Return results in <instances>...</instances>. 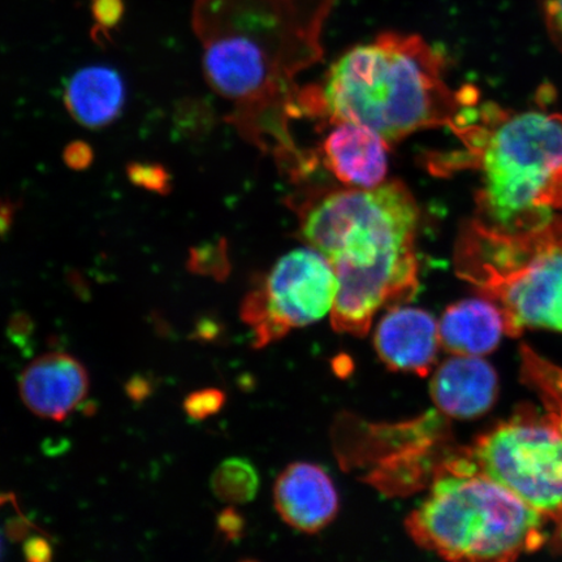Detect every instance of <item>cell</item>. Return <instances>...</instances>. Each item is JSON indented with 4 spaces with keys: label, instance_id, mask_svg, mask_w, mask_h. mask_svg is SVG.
<instances>
[{
    "label": "cell",
    "instance_id": "1",
    "mask_svg": "<svg viewBox=\"0 0 562 562\" xmlns=\"http://www.w3.org/2000/svg\"><path fill=\"white\" fill-rule=\"evenodd\" d=\"M336 2L194 0L203 75L232 103L227 123L293 178L311 170L314 159L291 132L301 116L297 79L323 58V31Z\"/></svg>",
    "mask_w": 562,
    "mask_h": 562
},
{
    "label": "cell",
    "instance_id": "2",
    "mask_svg": "<svg viewBox=\"0 0 562 562\" xmlns=\"http://www.w3.org/2000/svg\"><path fill=\"white\" fill-rule=\"evenodd\" d=\"M418 224L417 202L398 180L340 189L302 211V238L333 266L339 283L335 331L367 335L381 308L416 296Z\"/></svg>",
    "mask_w": 562,
    "mask_h": 562
},
{
    "label": "cell",
    "instance_id": "3",
    "mask_svg": "<svg viewBox=\"0 0 562 562\" xmlns=\"http://www.w3.org/2000/svg\"><path fill=\"white\" fill-rule=\"evenodd\" d=\"M445 72V56L420 35L384 32L340 56L321 86L302 89L301 115L362 125L389 144L451 130L477 95L470 87L449 88Z\"/></svg>",
    "mask_w": 562,
    "mask_h": 562
},
{
    "label": "cell",
    "instance_id": "4",
    "mask_svg": "<svg viewBox=\"0 0 562 562\" xmlns=\"http://www.w3.org/2000/svg\"><path fill=\"white\" fill-rule=\"evenodd\" d=\"M476 102L451 128L462 150L435 166L480 172L476 202L488 226L507 232L544 226L552 211L562 209V116L491 103L476 108Z\"/></svg>",
    "mask_w": 562,
    "mask_h": 562
},
{
    "label": "cell",
    "instance_id": "5",
    "mask_svg": "<svg viewBox=\"0 0 562 562\" xmlns=\"http://www.w3.org/2000/svg\"><path fill=\"white\" fill-rule=\"evenodd\" d=\"M548 519L476 468L467 452L441 462L430 495L406 519L419 547L451 561H513L547 542Z\"/></svg>",
    "mask_w": 562,
    "mask_h": 562
},
{
    "label": "cell",
    "instance_id": "6",
    "mask_svg": "<svg viewBox=\"0 0 562 562\" xmlns=\"http://www.w3.org/2000/svg\"><path fill=\"white\" fill-rule=\"evenodd\" d=\"M454 259L459 277L502 308L507 335L526 328L562 333V217L521 232L470 221Z\"/></svg>",
    "mask_w": 562,
    "mask_h": 562
},
{
    "label": "cell",
    "instance_id": "7",
    "mask_svg": "<svg viewBox=\"0 0 562 562\" xmlns=\"http://www.w3.org/2000/svg\"><path fill=\"white\" fill-rule=\"evenodd\" d=\"M527 375L543 391L547 411L522 407L467 451L482 473L503 484L557 526L562 548V402L550 369L527 353Z\"/></svg>",
    "mask_w": 562,
    "mask_h": 562
},
{
    "label": "cell",
    "instance_id": "8",
    "mask_svg": "<svg viewBox=\"0 0 562 562\" xmlns=\"http://www.w3.org/2000/svg\"><path fill=\"white\" fill-rule=\"evenodd\" d=\"M339 283L333 266L311 248L286 252L262 283L246 296L241 319L262 348L293 328L319 322L331 314Z\"/></svg>",
    "mask_w": 562,
    "mask_h": 562
},
{
    "label": "cell",
    "instance_id": "9",
    "mask_svg": "<svg viewBox=\"0 0 562 562\" xmlns=\"http://www.w3.org/2000/svg\"><path fill=\"white\" fill-rule=\"evenodd\" d=\"M88 370L74 356L47 353L35 358L20 376L21 400L35 416L65 420L88 396Z\"/></svg>",
    "mask_w": 562,
    "mask_h": 562
},
{
    "label": "cell",
    "instance_id": "10",
    "mask_svg": "<svg viewBox=\"0 0 562 562\" xmlns=\"http://www.w3.org/2000/svg\"><path fill=\"white\" fill-rule=\"evenodd\" d=\"M374 344L390 370L427 376L437 362L439 323L422 308L393 306L378 323Z\"/></svg>",
    "mask_w": 562,
    "mask_h": 562
},
{
    "label": "cell",
    "instance_id": "11",
    "mask_svg": "<svg viewBox=\"0 0 562 562\" xmlns=\"http://www.w3.org/2000/svg\"><path fill=\"white\" fill-rule=\"evenodd\" d=\"M273 501L280 517L301 532L325 529L339 512V495L331 477L308 462H294L279 475Z\"/></svg>",
    "mask_w": 562,
    "mask_h": 562
},
{
    "label": "cell",
    "instance_id": "12",
    "mask_svg": "<svg viewBox=\"0 0 562 562\" xmlns=\"http://www.w3.org/2000/svg\"><path fill=\"white\" fill-rule=\"evenodd\" d=\"M430 393L434 404L447 417L477 418L496 402L497 374L481 357L454 355L435 371Z\"/></svg>",
    "mask_w": 562,
    "mask_h": 562
},
{
    "label": "cell",
    "instance_id": "13",
    "mask_svg": "<svg viewBox=\"0 0 562 562\" xmlns=\"http://www.w3.org/2000/svg\"><path fill=\"white\" fill-rule=\"evenodd\" d=\"M323 143V160L347 188L382 186L389 172V143L362 125L334 124Z\"/></svg>",
    "mask_w": 562,
    "mask_h": 562
},
{
    "label": "cell",
    "instance_id": "14",
    "mask_svg": "<svg viewBox=\"0 0 562 562\" xmlns=\"http://www.w3.org/2000/svg\"><path fill=\"white\" fill-rule=\"evenodd\" d=\"M503 335H507L503 311L486 297L457 302L439 322L440 346L456 356L490 355Z\"/></svg>",
    "mask_w": 562,
    "mask_h": 562
},
{
    "label": "cell",
    "instance_id": "15",
    "mask_svg": "<svg viewBox=\"0 0 562 562\" xmlns=\"http://www.w3.org/2000/svg\"><path fill=\"white\" fill-rule=\"evenodd\" d=\"M63 101L76 123L89 130H102L123 114L125 82L111 67L81 68L67 82Z\"/></svg>",
    "mask_w": 562,
    "mask_h": 562
},
{
    "label": "cell",
    "instance_id": "16",
    "mask_svg": "<svg viewBox=\"0 0 562 562\" xmlns=\"http://www.w3.org/2000/svg\"><path fill=\"white\" fill-rule=\"evenodd\" d=\"M259 488V474L249 460L228 459L211 476V490L221 502L231 505L250 503Z\"/></svg>",
    "mask_w": 562,
    "mask_h": 562
},
{
    "label": "cell",
    "instance_id": "17",
    "mask_svg": "<svg viewBox=\"0 0 562 562\" xmlns=\"http://www.w3.org/2000/svg\"><path fill=\"white\" fill-rule=\"evenodd\" d=\"M213 114L209 105L195 98H182L175 103L172 110V126L176 136L186 139H196L205 135L211 125Z\"/></svg>",
    "mask_w": 562,
    "mask_h": 562
},
{
    "label": "cell",
    "instance_id": "18",
    "mask_svg": "<svg viewBox=\"0 0 562 562\" xmlns=\"http://www.w3.org/2000/svg\"><path fill=\"white\" fill-rule=\"evenodd\" d=\"M188 271L196 276L213 277L222 280L228 276L229 265L226 244H205L189 250Z\"/></svg>",
    "mask_w": 562,
    "mask_h": 562
},
{
    "label": "cell",
    "instance_id": "19",
    "mask_svg": "<svg viewBox=\"0 0 562 562\" xmlns=\"http://www.w3.org/2000/svg\"><path fill=\"white\" fill-rule=\"evenodd\" d=\"M125 173L133 186L146 192L164 196L172 192V175L164 165L133 160L125 166Z\"/></svg>",
    "mask_w": 562,
    "mask_h": 562
},
{
    "label": "cell",
    "instance_id": "20",
    "mask_svg": "<svg viewBox=\"0 0 562 562\" xmlns=\"http://www.w3.org/2000/svg\"><path fill=\"white\" fill-rule=\"evenodd\" d=\"M90 11L95 21L93 40L111 41V32L116 30L124 18V0H90Z\"/></svg>",
    "mask_w": 562,
    "mask_h": 562
},
{
    "label": "cell",
    "instance_id": "21",
    "mask_svg": "<svg viewBox=\"0 0 562 562\" xmlns=\"http://www.w3.org/2000/svg\"><path fill=\"white\" fill-rule=\"evenodd\" d=\"M224 403H226V395L221 390L206 389L188 395L182 406L189 417L202 420L220 413Z\"/></svg>",
    "mask_w": 562,
    "mask_h": 562
},
{
    "label": "cell",
    "instance_id": "22",
    "mask_svg": "<svg viewBox=\"0 0 562 562\" xmlns=\"http://www.w3.org/2000/svg\"><path fill=\"white\" fill-rule=\"evenodd\" d=\"M94 159L93 146L88 144L87 140H72L63 150V161L72 171H87L94 164Z\"/></svg>",
    "mask_w": 562,
    "mask_h": 562
},
{
    "label": "cell",
    "instance_id": "23",
    "mask_svg": "<svg viewBox=\"0 0 562 562\" xmlns=\"http://www.w3.org/2000/svg\"><path fill=\"white\" fill-rule=\"evenodd\" d=\"M544 10L548 30L562 50V0H546Z\"/></svg>",
    "mask_w": 562,
    "mask_h": 562
},
{
    "label": "cell",
    "instance_id": "24",
    "mask_svg": "<svg viewBox=\"0 0 562 562\" xmlns=\"http://www.w3.org/2000/svg\"><path fill=\"white\" fill-rule=\"evenodd\" d=\"M20 209L21 201L0 196V237L4 238L10 235Z\"/></svg>",
    "mask_w": 562,
    "mask_h": 562
},
{
    "label": "cell",
    "instance_id": "25",
    "mask_svg": "<svg viewBox=\"0 0 562 562\" xmlns=\"http://www.w3.org/2000/svg\"><path fill=\"white\" fill-rule=\"evenodd\" d=\"M24 554L31 562H47L53 559V547L47 539L33 537L24 544Z\"/></svg>",
    "mask_w": 562,
    "mask_h": 562
},
{
    "label": "cell",
    "instance_id": "26",
    "mask_svg": "<svg viewBox=\"0 0 562 562\" xmlns=\"http://www.w3.org/2000/svg\"><path fill=\"white\" fill-rule=\"evenodd\" d=\"M243 518L234 508L226 509L217 517V529L227 539H237L243 531Z\"/></svg>",
    "mask_w": 562,
    "mask_h": 562
},
{
    "label": "cell",
    "instance_id": "27",
    "mask_svg": "<svg viewBox=\"0 0 562 562\" xmlns=\"http://www.w3.org/2000/svg\"><path fill=\"white\" fill-rule=\"evenodd\" d=\"M33 331V322L30 315L18 313L12 316L10 322V336L12 341L23 344L26 337H30Z\"/></svg>",
    "mask_w": 562,
    "mask_h": 562
},
{
    "label": "cell",
    "instance_id": "28",
    "mask_svg": "<svg viewBox=\"0 0 562 562\" xmlns=\"http://www.w3.org/2000/svg\"><path fill=\"white\" fill-rule=\"evenodd\" d=\"M126 395L133 400V402H144L146 397L150 396L151 384L146 381L143 376H133L125 385Z\"/></svg>",
    "mask_w": 562,
    "mask_h": 562
},
{
    "label": "cell",
    "instance_id": "29",
    "mask_svg": "<svg viewBox=\"0 0 562 562\" xmlns=\"http://www.w3.org/2000/svg\"><path fill=\"white\" fill-rule=\"evenodd\" d=\"M25 519H16V521H12L7 527V533L12 539H23L27 531Z\"/></svg>",
    "mask_w": 562,
    "mask_h": 562
},
{
    "label": "cell",
    "instance_id": "30",
    "mask_svg": "<svg viewBox=\"0 0 562 562\" xmlns=\"http://www.w3.org/2000/svg\"><path fill=\"white\" fill-rule=\"evenodd\" d=\"M13 498H15V496H13L12 494H0V507H2V505H4L5 503H15Z\"/></svg>",
    "mask_w": 562,
    "mask_h": 562
}]
</instances>
